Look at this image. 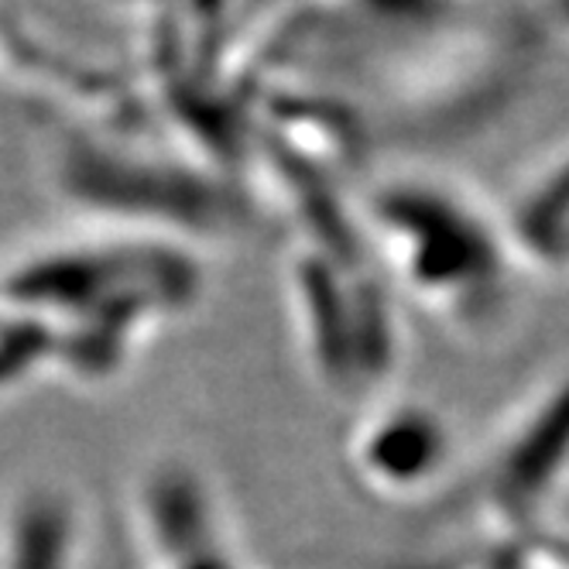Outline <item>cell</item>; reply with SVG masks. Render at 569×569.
Returning <instances> with one entry per match:
<instances>
[{"instance_id":"1","label":"cell","mask_w":569,"mask_h":569,"mask_svg":"<svg viewBox=\"0 0 569 569\" xmlns=\"http://www.w3.org/2000/svg\"><path fill=\"white\" fill-rule=\"evenodd\" d=\"M207 268L186 243L87 223L4 271L0 353L24 381L42 368L110 381L199 306Z\"/></svg>"},{"instance_id":"2","label":"cell","mask_w":569,"mask_h":569,"mask_svg":"<svg viewBox=\"0 0 569 569\" xmlns=\"http://www.w3.org/2000/svg\"><path fill=\"white\" fill-rule=\"evenodd\" d=\"M371 31L363 62L378 117L398 134L457 138L521 100L549 49L536 8L368 4L350 8Z\"/></svg>"},{"instance_id":"3","label":"cell","mask_w":569,"mask_h":569,"mask_svg":"<svg viewBox=\"0 0 569 569\" xmlns=\"http://www.w3.org/2000/svg\"><path fill=\"white\" fill-rule=\"evenodd\" d=\"M353 207L398 302L463 340L495 333L528 274L498 210L426 172L375 179L353 192Z\"/></svg>"},{"instance_id":"4","label":"cell","mask_w":569,"mask_h":569,"mask_svg":"<svg viewBox=\"0 0 569 569\" xmlns=\"http://www.w3.org/2000/svg\"><path fill=\"white\" fill-rule=\"evenodd\" d=\"M278 281L302 375L322 395L357 409L398 388L405 357L398 299L371 258L353 261L281 237Z\"/></svg>"},{"instance_id":"5","label":"cell","mask_w":569,"mask_h":569,"mask_svg":"<svg viewBox=\"0 0 569 569\" xmlns=\"http://www.w3.org/2000/svg\"><path fill=\"white\" fill-rule=\"evenodd\" d=\"M487 546L556 525L569 498V368L542 378L467 457L457 487Z\"/></svg>"},{"instance_id":"6","label":"cell","mask_w":569,"mask_h":569,"mask_svg":"<svg viewBox=\"0 0 569 569\" xmlns=\"http://www.w3.org/2000/svg\"><path fill=\"white\" fill-rule=\"evenodd\" d=\"M340 463L360 498L381 508H419L457 495L467 457L432 401L391 388L353 409Z\"/></svg>"},{"instance_id":"7","label":"cell","mask_w":569,"mask_h":569,"mask_svg":"<svg viewBox=\"0 0 569 569\" xmlns=\"http://www.w3.org/2000/svg\"><path fill=\"white\" fill-rule=\"evenodd\" d=\"M134 569H254L217 487L186 457L154 460L131 487Z\"/></svg>"},{"instance_id":"8","label":"cell","mask_w":569,"mask_h":569,"mask_svg":"<svg viewBox=\"0 0 569 569\" xmlns=\"http://www.w3.org/2000/svg\"><path fill=\"white\" fill-rule=\"evenodd\" d=\"M248 124L251 144L337 186L353 182L375 144L368 110L281 76L254 97Z\"/></svg>"},{"instance_id":"9","label":"cell","mask_w":569,"mask_h":569,"mask_svg":"<svg viewBox=\"0 0 569 569\" xmlns=\"http://www.w3.org/2000/svg\"><path fill=\"white\" fill-rule=\"evenodd\" d=\"M0 569H90L83 501L52 483H31L0 508Z\"/></svg>"},{"instance_id":"10","label":"cell","mask_w":569,"mask_h":569,"mask_svg":"<svg viewBox=\"0 0 569 569\" xmlns=\"http://www.w3.org/2000/svg\"><path fill=\"white\" fill-rule=\"evenodd\" d=\"M498 213L521 268L528 274H552L569 240V138L521 179Z\"/></svg>"},{"instance_id":"11","label":"cell","mask_w":569,"mask_h":569,"mask_svg":"<svg viewBox=\"0 0 569 569\" xmlns=\"http://www.w3.org/2000/svg\"><path fill=\"white\" fill-rule=\"evenodd\" d=\"M515 569H569V528L559 521L525 539L505 542Z\"/></svg>"},{"instance_id":"12","label":"cell","mask_w":569,"mask_h":569,"mask_svg":"<svg viewBox=\"0 0 569 569\" xmlns=\"http://www.w3.org/2000/svg\"><path fill=\"white\" fill-rule=\"evenodd\" d=\"M432 569H515L511 556L505 546H487L473 556H463V559H453V562H442V566H432Z\"/></svg>"},{"instance_id":"13","label":"cell","mask_w":569,"mask_h":569,"mask_svg":"<svg viewBox=\"0 0 569 569\" xmlns=\"http://www.w3.org/2000/svg\"><path fill=\"white\" fill-rule=\"evenodd\" d=\"M536 11H539V21L546 28L549 46L552 42L569 46V4H549V8H536Z\"/></svg>"},{"instance_id":"14","label":"cell","mask_w":569,"mask_h":569,"mask_svg":"<svg viewBox=\"0 0 569 569\" xmlns=\"http://www.w3.org/2000/svg\"><path fill=\"white\" fill-rule=\"evenodd\" d=\"M552 278H562V281L569 284V240H566V248H562V251H559V258H556Z\"/></svg>"}]
</instances>
